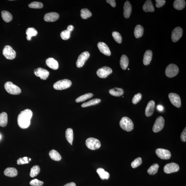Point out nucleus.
<instances>
[{
	"mask_svg": "<svg viewBox=\"0 0 186 186\" xmlns=\"http://www.w3.org/2000/svg\"><path fill=\"white\" fill-rule=\"evenodd\" d=\"M121 128L123 130L130 132L134 128V124L131 119L128 117H123L120 122Z\"/></svg>",
	"mask_w": 186,
	"mask_h": 186,
	"instance_id": "nucleus-2",
	"label": "nucleus"
},
{
	"mask_svg": "<svg viewBox=\"0 0 186 186\" xmlns=\"http://www.w3.org/2000/svg\"><path fill=\"white\" fill-rule=\"evenodd\" d=\"M159 168V165L157 163L154 164L147 170V173L151 175H154L157 173Z\"/></svg>",
	"mask_w": 186,
	"mask_h": 186,
	"instance_id": "nucleus-38",
	"label": "nucleus"
},
{
	"mask_svg": "<svg viewBox=\"0 0 186 186\" xmlns=\"http://www.w3.org/2000/svg\"><path fill=\"white\" fill-rule=\"evenodd\" d=\"M101 100L99 99H94L89 101V102H85L82 105L83 108L93 106L99 104L101 102Z\"/></svg>",
	"mask_w": 186,
	"mask_h": 186,
	"instance_id": "nucleus-34",
	"label": "nucleus"
},
{
	"mask_svg": "<svg viewBox=\"0 0 186 186\" xmlns=\"http://www.w3.org/2000/svg\"><path fill=\"white\" fill-rule=\"evenodd\" d=\"M128 70H130V69H129V68H128Z\"/></svg>",
	"mask_w": 186,
	"mask_h": 186,
	"instance_id": "nucleus-54",
	"label": "nucleus"
},
{
	"mask_svg": "<svg viewBox=\"0 0 186 186\" xmlns=\"http://www.w3.org/2000/svg\"><path fill=\"white\" fill-rule=\"evenodd\" d=\"M59 18V15L55 12H51L45 14L44 16V21L48 22H53L55 21Z\"/></svg>",
	"mask_w": 186,
	"mask_h": 186,
	"instance_id": "nucleus-16",
	"label": "nucleus"
},
{
	"mask_svg": "<svg viewBox=\"0 0 186 186\" xmlns=\"http://www.w3.org/2000/svg\"><path fill=\"white\" fill-rule=\"evenodd\" d=\"M155 1L156 2L155 6L157 8H160L162 7L163 6L165 5L166 3V1L165 0H156Z\"/></svg>",
	"mask_w": 186,
	"mask_h": 186,
	"instance_id": "nucleus-46",
	"label": "nucleus"
},
{
	"mask_svg": "<svg viewBox=\"0 0 186 186\" xmlns=\"http://www.w3.org/2000/svg\"><path fill=\"white\" fill-rule=\"evenodd\" d=\"M183 29L180 27L175 28L172 33L171 38L172 41L175 42L180 39L182 36Z\"/></svg>",
	"mask_w": 186,
	"mask_h": 186,
	"instance_id": "nucleus-15",
	"label": "nucleus"
},
{
	"mask_svg": "<svg viewBox=\"0 0 186 186\" xmlns=\"http://www.w3.org/2000/svg\"><path fill=\"white\" fill-rule=\"evenodd\" d=\"M70 32L68 31L67 30H64L61 33V37L64 40H67L70 37Z\"/></svg>",
	"mask_w": 186,
	"mask_h": 186,
	"instance_id": "nucleus-42",
	"label": "nucleus"
},
{
	"mask_svg": "<svg viewBox=\"0 0 186 186\" xmlns=\"http://www.w3.org/2000/svg\"><path fill=\"white\" fill-rule=\"evenodd\" d=\"M86 145L88 148L92 150H95L98 149L101 147V144L99 140L98 139L89 137L86 140Z\"/></svg>",
	"mask_w": 186,
	"mask_h": 186,
	"instance_id": "nucleus-5",
	"label": "nucleus"
},
{
	"mask_svg": "<svg viewBox=\"0 0 186 186\" xmlns=\"http://www.w3.org/2000/svg\"><path fill=\"white\" fill-rule=\"evenodd\" d=\"M110 94L112 96L120 97L124 94V90L121 88H115L109 90Z\"/></svg>",
	"mask_w": 186,
	"mask_h": 186,
	"instance_id": "nucleus-24",
	"label": "nucleus"
},
{
	"mask_svg": "<svg viewBox=\"0 0 186 186\" xmlns=\"http://www.w3.org/2000/svg\"><path fill=\"white\" fill-rule=\"evenodd\" d=\"M1 135H0V139H1Z\"/></svg>",
	"mask_w": 186,
	"mask_h": 186,
	"instance_id": "nucleus-52",
	"label": "nucleus"
},
{
	"mask_svg": "<svg viewBox=\"0 0 186 186\" xmlns=\"http://www.w3.org/2000/svg\"><path fill=\"white\" fill-rule=\"evenodd\" d=\"M97 172L102 180H107L110 177L109 173L105 171L104 169L102 168H99L97 169Z\"/></svg>",
	"mask_w": 186,
	"mask_h": 186,
	"instance_id": "nucleus-26",
	"label": "nucleus"
},
{
	"mask_svg": "<svg viewBox=\"0 0 186 186\" xmlns=\"http://www.w3.org/2000/svg\"><path fill=\"white\" fill-rule=\"evenodd\" d=\"M128 58L126 55H122L120 59V65L123 70H126L128 66Z\"/></svg>",
	"mask_w": 186,
	"mask_h": 186,
	"instance_id": "nucleus-28",
	"label": "nucleus"
},
{
	"mask_svg": "<svg viewBox=\"0 0 186 186\" xmlns=\"http://www.w3.org/2000/svg\"><path fill=\"white\" fill-rule=\"evenodd\" d=\"M49 156L52 160L56 161H59L62 159L60 154L54 150H52L49 152Z\"/></svg>",
	"mask_w": 186,
	"mask_h": 186,
	"instance_id": "nucleus-31",
	"label": "nucleus"
},
{
	"mask_svg": "<svg viewBox=\"0 0 186 186\" xmlns=\"http://www.w3.org/2000/svg\"><path fill=\"white\" fill-rule=\"evenodd\" d=\"M93 96V94L92 93H88V94L83 95L77 98L76 100V102L77 103L83 102L84 101L92 98Z\"/></svg>",
	"mask_w": 186,
	"mask_h": 186,
	"instance_id": "nucleus-36",
	"label": "nucleus"
},
{
	"mask_svg": "<svg viewBox=\"0 0 186 186\" xmlns=\"http://www.w3.org/2000/svg\"><path fill=\"white\" fill-rule=\"evenodd\" d=\"M40 172V168L39 166L36 165L34 166L30 170V177H34L38 175Z\"/></svg>",
	"mask_w": 186,
	"mask_h": 186,
	"instance_id": "nucleus-37",
	"label": "nucleus"
},
{
	"mask_svg": "<svg viewBox=\"0 0 186 186\" xmlns=\"http://www.w3.org/2000/svg\"><path fill=\"white\" fill-rule=\"evenodd\" d=\"M181 140L182 142H186V128L184 129L183 132L181 135Z\"/></svg>",
	"mask_w": 186,
	"mask_h": 186,
	"instance_id": "nucleus-47",
	"label": "nucleus"
},
{
	"mask_svg": "<svg viewBox=\"0 0 186 186\" xmlns=\"http://www.w3.org/2000/svg\"><path fill=\"white\" fill-rule=\"evenodd\" d=\"M143 11L145 12H152L155 11V8L153 5L152 2L150 0H147L143 6Z\"/></svg>",
	"mask_w": 186,
	"mask_h": 186,
	"instance_id": "nucleus-23",
	"label": "nucleus"
},
{
	"mask_svg": "<svg viewBox=\"0 0 186 186\" xmlns=\"http://www.w3.org/2000/svg\"><path fill=\"white\" fill-rule=\"evenodd\" d=\"M34 74L41 79L46 80L49 77V72L44 69L38 68L34 70Z\"/></svg>",
	"mask_w": 186,
	"mask_h": 186,
	"instance_id": "nucleus-14",
	"label": "nucleus"
},
{
	"mask_svg": "<svg viewBox=\"0 0 186 186\" xmlns=\"http://www.w3.org/2000/svg\"><path fill=\"white\" fill-rule=\"evenodd\" d=\"M80 16L82 19H86L92 16V13L88 9H82L81 10Z\"/></svg>",
	"mask_w": 186,
	"mask_h": 186,
	"instance_id": "nucleus-35",
	"label": "nucleus"
},
{
	"mask_svg": "<svg viewBox=\"0 0 186 186\" xmlns=\"http://www.w3.org/2000/svg\"><path fill=\"white\" fill-rule=\"evenodd\" d=\"M142 163V158L140 157H138L132 162L131 164V166L133 168H136L140 165Z\"/></svg>",
	"mask_w": 186,
	"mask_h": 186,
	"instance_id": "nucleus-41",
	"label": "nucleus"
},
{
	"mask_svg": "<svg viewBox=\"0 0 186 186\" xmlns=\"http://www.w3.org/2000/svg\"><path fill=\"white\" fill-rule=\"evenodd\" d=\"M8 122V116L7 113L3 112L0 114V126L3 127L7 126Z\"/></svg>",
	"mask_w": 186,
	"mask_h": 186,
	"instance_id": "nucleus-30",
	"label": "nucleus"
},
{
	"mask_svg": "<svg viewBox=\"0 0 186 186\" xmlns=\"http://www.w3.org/2000/svg\"><path fill=\"white\" fill-rule=\"evenodd\" d=\"M144 33V28L141 25H138L135 27L134 30V35L135 37L139 38L143 36Z\"/></svg>",
	"mask_w": 186,
	"mask_h": 186,
	"instance_id": "nucleus-27",
	"label": "nucleus"
},
{
	"mask_svg": "<svg viewBox=\"0 0 186 186\" xmlns=\"http://www.w3.org/2000/svg\"><path fill=\"white\" fill-rule=\"evenodd\" d=\"M180 169L179 165L175 163H171L165 165L164 167V171L167 174L177 172Z\"/></svg>",
	"mask_w": 186,
	"mask_h": 186,
	"instance_id": "nucleus-13",
	"label": "nucleus"
},
{
	"mask_svg": "<svg viewBox=\"0 0 186 186\" xmlns=\"http://www.w3.org/2000/svg\"><path fill=\"white\" fill-rule=\"evenodd\" d=\"M186 2L184 0H176L173 3V6L175 9L181 10L185 8Z\"/></svg>",
	"mask_w": 186,
	"mask_h": 186,
	"instance_id": "nucleus-25",
	"label": "nucleus"
},
{
	"mask_svg": "<svg viewBox=\"0 0 186 186\" xmlns=\"http://www.w3.org/2000/svg\"><path fill=\"white\" fill-rule=\"evenodd\" d=\"M155 107V103L154 101H150L147 104L145 110V114L147 117H150L154 112Z\"/></svg>",
	"mask_w": 186,
	"mask_h": 186,
	"instance_id": "nucleus-18",
	"label": "nucleus"
},
{
	"mask_svg": "<svg viewBox=\"0 0 186 186\" xmlns=\"http://www.w3.org/2000/svg\"><path fill=\"white\" fill-rule=\"evenodd\" d=\"M4 174L6 176L14 177L18 175L17 170L14 167H8L4 171Z\"/></svg>",
	"mask_w": 186,
	"mask_h": 186,
	"instance_id": "nucleus-22",
	"label": "nucleus"
},
{
	"mask_svg": "<svg viewBox=\"0 0 186 186\" xmlns=\"http://www.w3.org/2000/svg\"><path fill=\"white\" fill-rule=\"evenodd\" d=\"M4 87L6 90L10 94L18 95L21 92V89L11 82H6Z\"/></svg>",
	"mask_w": 186,
	"mask_h": 186,
	"instance_id": "nucleus-3",
	"label": "nucleus"
},
{
	"mask_svg": "<svg viewBox=\"0 0 186 186\" xmlns=\"http://www.w3.org/2000/svg\"><path fill=\"white\" fill-rule=\"evenodd\" d=\"M90 57V54L88 52H82L79 56L76 62V66L78 68L82 67Z\"/></svg>",
	"mask_w": 186,
	"mask_h": 186,
	"instance_id": "nucleus-9",
	"label": "nucleus"
},
{
	"mask_svg": "<svg viewBox=\"0 0 186 186\" xmlns=\"http://www.w3.org/2000/svg\"><path fill=\"white\" fill-rule=\"evenodd\" d=\"M71 145H72V143H71Z\"/></svg>",
	"mask_w": 186,
	"mask_h": 186,
	"instance_id": "nucleus-53",
	"label": "nucleus"
},
{
	"mask_svg": "<svg viewBox=\"0 0 186 186\" xmlns=\"http://www.w3.org/2000/svg\"><path fill=\"white\" fill-rule=\"evenodd\" d=\"M165 122V119L163 117H158L155 120L153 125L152 129L153 132L157 133L162 130L164 127Z\"/></svg>",
	"mask_w": 186,
	"mask_h": 186,
	"instance_id": "nucleus-8",
	"label": "nucleus"
},
{
	"mask_svg": "<svg viewBox=\"0 0 186 186\" xmlns=\"http://www.w3.org/2000/svg\"><path fill=\"white\" fill-rule=\"evenodd\" d=\"M170 101L174 106L180 108L181 106V98L178 94L175 93H171L169 94Z\"/></svg>",
	"mask_w": 186,
	"mask_h": 186,
	"instance_id": "nucleus-11",
	"label": "nucleus"
},
{
	"mask_svg": "<svg viewBox=\"0 0 186 186\" xmlns=\"http://www.w3.org/2000/svg\"><path fill=\"white\" fill-rule=\"evenodd\" d=\"M33 114L29 109H26L20 113L17 118L18 124L20 128L24 129L29 127Z\"/></svg>",
	"mask_w": 186,
	"mask_h": 186,
	"instance_id": "nucleus-1",
	"label": "nucleus"
},
{
	"mask_svg": "<svg viewBox=\"0 0 186 186\" xmlns=\"http://www.w3.org/2000/svg\"><path fill=\"white\" fill-rule=\"evenodd\" d=\"M3 53V55L8 59L13 60L16 58V52L11 46H5L4 48Z\"/></svg>",
	"mask_w": 186,
	"mask_h": 186,
	"instance_id": "nucleus-7",
	"label": "nucleus"
},
{
	"mask_svg": "<svg viewBox=\"0 0 186 186\" xmlns=\"http://www.w3.org/2000/svg\"><path fill=\"white\" fill-rule=\"evenodd\" d=\"M66 137L68 142L72 143L74 139L73 131L71 128H68L66 131Z\"/></svg>",
	"mask_w": 186,
	"mask_h": 186,
	"instance_id": "nucleus-33",
	"label": "nucleus"
},
{
	"mask_svg": "<svg viewBox=\"0 0 186 186\" xmlns=\"http://www.w3.org/2000/svg\"><path fill=\"white\" fill-rule=\"evenodd\" d=\"M123 15L126 19H128L130 17L132 11V6L128 1H127L125 3L123 7Z\"/></svg>",
	"mask_w": 186,
	"mask_h": 186,
	"instance_id": "nucleus-19",
	"label": "nucleus"
},
{
	"mask_svg": "<svg viewBox=\"0 0 186 186\" xmlns=\"http://www.w3.org/2000/svg\"><path fill=\"white\" fill-rule=\"evenodd\" d=\"M179 72L178 67L175 64H171L167 67L165 69L166 75L169 78H172L177 76Z\"/></svg>",
	"mask_w": 186,
	"mask_h": 186,
	"instance_id": "nucleus-6",
	"label": "nucleus"
},
{
	"mask_svg": "<svg viewBox=\"0 0 186 186\" xmlns=\"http://www.w3.org/2000/svg\"><path fill=\"white\" fill-rule=\"evenodd\" d=\"M72 85V82L70 80L64 79L57 82L54 84L53 87L56 90H63L69 88Z\"/></svg>",
	"mask_w": 186,
	"mask_h": 186,
	"instance_id": "nucleus-4",
	"label": "nucleus"
},
{
	"mask_svg": "<svg viewBox=\"0 0 186 186\" xmlns=\"http://www.w3.org/2000/svg\"><path fill=\"white\" fill-rule=\"evenodd\" d=\"M29 7L31 9H41L43 7V5L41 3L34 1L28 5Z\"/></svg>",
	"mask_w": 186,
	"mask_h": 186,
	"instance_id": "nucleus-39",
	"label": "nucleus"
},
{
	"mask_svg": "<svg viewBox=\"0 0 186 186\" xmlns=\"http://www.w3.org/2000/svg\"><path fill=\"white\" fill-rule=\"evenodd\" d=\"M64 186H76V184L74 182H70L66 184Z\"/></svg>",
	"mask_w": 186,
	"mask_h": 186,
	"instance_id": "nucleus-50",
	"label": "nucleus"
},
{
	"mask_svg": "<svg viewBox=\"0 0 186 186\" xmlns=\"http://www.w3.org/2000/svg\"><path fill=\"white\" fill-rule=\"evenodd\" d=\"M157 109L159 111H162L163 109V108L162 106L161 105H159L157 106Z\"/></svg>",
	"mask_w": 186,
	"mask_h": 186,
	"instance_id": "nucleus-51",
	"label": "nucleus"
},
{
	"mask_svg": "<svg viewBox=\"0 0 186 186\" xmlns=\"http://www.w3.org/2000/svg\"><path fill=\"white\" fill-rule=\"evenodd\" d=\"M112 70L110 68L104 66L97 71V74L99 77L105 78L112 74Z\"/></svg>",
	"mask_w": 186,
	"mask_h": 186,
	"instance_id": "nucleus-10",
	"label": "nucleus"
},
{
	"mask_svg": "<svg viewBox=\"0 0 186 186\" xmlns=\"http://www.w3.org/2000/svg\"><path fill=\"white\" fill-rule=\"evenodd\" d=\"M113 38L117 43L121 44L122 41V37L121 34L118 32L114 31L112 33Z\"/></svg>",
	"mask_w": 186,
	"mask_h": 186,
	"instance_id": "nucleus-40",
	"label": "nucleus"
},
{
	"mask_svg": "<svg viewBox=\"0 0 186 186\" xmlns=\"http://www.w3.org/2000/svg\"><path fill=\"white\" fill-rule=\"evenodd\" d=\"M107 3L109 4L113 7H116V3L115 0H107Z\"/></svg>",
	"mask_w": 186,
	"mask_h": 186,
	"instance_id": "nucleus-48",
	"label": "nucleus"
},
{
	"mask_svg": "<svg viewBox=\"0 0 186 186\" xmlns=\"http://www.w3.org/2000/svg\"><path fill=\"white\" fill-rule=\"evenodd\" d=\"M29 184L32 186H42L43 185L44 182L37 179H35L30 181Z\"/></svg>",
	"mask_w": 186,
	"mask_h": 186,
	"instance_id": "nucleus-44",
	"label": "nucleus"
},
{
	"mask_svg": "<svg viewBox=\"0 0 186 186\" xmlns=\"http://www.w3.org/2000/svg\"><path fill=\"white\" fill-rule=\"evenodd\" d=\"M155 153L157 156L162 159H169L170 158L171 156L170 152L166 149H157L155 151Z\"/></svg>",
	"mask_w": 186,
	"mask_h": 186,
	"instance_id": "nucleus-12",
	"label": "nucleus"
},
{
	"mask_svg": "<svg viewBox=\"0 0 186 186\" xmlns=\"http://www.w3.org/2000/svg\"><path fill=\"white\" fill-rule=\"evenodd\" d=\"M29 158L27 157H24L23 158H20L17 160V164L18 165H21L29 163Z\"/></svg>",
	"mask_w": 186,
	"mask_h": 186,
	"instance_id": "nucleus-45",
	"label": "nucleus"
},
{
	"mask_svg": "<svg viewBox=\"0 0 186 186\" xmlns=\"http://www.w3.org/2000/svg\"><path fill=\"white\" fill-rule=\"evenodd\" d=\"M97 46L99 49L102 53L108 56L111 55V53L109 48L104 42H99Z\"/></svg>",
	"mask_w": 186,
	"mask_h": 186,
	"instance_id": "nucleus-17",
	"label": "nucleus"
},
{
	"mask_svg": "<svg viewBox=\"0 0 186 186\" xmlns=\"http://www.w3.org/2000/svg\"><path fill=\"white\" fill-rule=\"evenodd\" d=\"M1 16L4 21L9 23L13 19V16L9 11H4L1 12Z\"/></svg>",
	"mask_w": 186,
	"mask_h": 186,
	"instance_id": "nucleus-32",
	"label": "nucleus"
},
{
	"mask_svg": "<svg viewBox=\"0 0 186 186\" xmlns=\"http://www.w3.org/2000/svg\"><path fill=\"white\" fill-rule=\"evenodd\" d=\"M142 97V95L140 93H138L135 94L132 100V102L133 104H135L140 101Z\"/></svg>",
	"mask_w": 186,
	"mask_h": 186,
	"instance_id": "nucleus-43",
	"label": "nucleus"
},
{
	"mask_svg": "<svg viewBox=\"0 0 186 186\" xmlns=\"http://www.w3.org/2000/svg\"><path fill=\"white\" fill-rule=\"evenodd\" d=\"M37 31L35 28H29L26 30V34L27 35V39L28 40H31V37L37 35Z\"/></svg>",
	"mask_w": 186,
	"mask_h": 186,
	"instance_id": "nucleus-29",
	"label": "nucleus"
},
{
	"mask_svg": "<svg viewBox=\"0 0 186 186\" xmlns=\"http://www.w3.org/2000/svg\"><path fill=\"white\" fill-rule=\"evenodd\" d=\"M46 65L52 69L57 70L59 67V64L57 61L52 58H49L46 60Z\"/></svg>",
	"mask_w": 186,
	"mask_h": 186,
	"instance_id": "nucleus-20",
	"label": "nucleus"
},
{
	"mask_svg": "<svg viewBox=\"0 0 186 186\" xmlns=\"http://www.w3.org/2000/svg\"><path fill=\"white\" fill-rule=\"evenodd\" d=\"M152 57V52L150 50H147L145 52L143 59V63L145 66L150 64Z\"/></svg>",
	"mask_w": 186,
	"mask_h": 186,
	"instance_id": "nucleus-21",
	"label": "nucleus"
},
{
	"mask_svg": "<svg viewBox=\"0 0 186 186\" xmlns=\"http://www.w3.org/2000/svg\"><path fill=\"white\" fill-rule=\"evenodd\" d=\"M74 28V27L73 26L70 25L68 26L67 29V30L68 31L70 32L71 33V32H72L73 31V30Z\"/></svg>",
	"mask_w": 186,
	"mask_h": 186,
	"instance_id": "nucleus-49",
	"label": "nucleus"
}]
</instances>
